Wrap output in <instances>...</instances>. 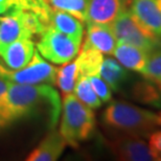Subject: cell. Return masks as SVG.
<instances>
[{"instance_id":"17","label":"cell","mask_w":161,"mask_h":161,"mask_svg":"<svg viewBox=\"0 0 161 161\" xmlns=\"http://www.w3.org/2000/svg\"><path fill=\"white\" fill-rule=\"evenodd\" d=\"M99 75L104 79L112 91L118 92L130 83L131 73L127 68H125L116 59L106 58L102 63L99 69Z\"/></svg>"},{"instance_id":"26","label":"cell","mask_w":161,"mask_h":161,"mask_svg":"<svg viewBox=\"0 0 161 161\" xmlns=\"http://www.w3.org/2000/svg\"><path fill=\"white\" fill-rule=\"evenodd\" d=\"M8 86H9V82H8L6 80L2 79L0 76V101L3 98V96L5 95L6 91L8 89Z\"/></svg>"},{"instance_id":"18","label":"cell","mask_w":161,"mask_h":161,"mask_svg":"<svg viewBox=\"0 0 161 161\" xmlns=\"http://www.w3.org/2000/svg\"><path fill=\"white\" fill-rule=\"evenodd\" d=\"M104 57L101 51L96 50L89 45L84 43L83 47L80 48L75 62L78 64L80 76H91L99 75Z\"/></svg>"},{"instance_id":"8","label":"cell","mask_w":161,"mask_h":161,"mask_svg":"<svg viewBox=\"0 0 161 161\" xmlns=\"http://www.w3.org/2000/svg\"><path fill=\"white\" fill-rule=\"evenodd\" d=\"M110 149L119 160L127 161H151L154 160L150 152L149 144L144 138L129 136V135H113L109 142Z\"/></svg>"},{"instance_id":"9","label":"cell","mask_w":161,"mask_h":161,"mask_svg":"<svg viewBox=\"0 0 161 161\" xmlns=\"http://www.w3.org/2000/svg\"><path fill=\"white\" fill-rule=\"evenodd\" d=\"M40 22L43 26V30L50 27L78 41L82 42L83 40V22L65 11H61L47 5L40 17Z\"/></svg>"},{"instance_id":"13","label":"cell","mask_w":161,"mask_h":161,"mask_svg":"<svg viewBox=\"0 0 161 161\" xmlns=\"http://www.w3.org/2000/svg\"><path fill=\"white\" fill-rule=\"evenodd\" d=\"M129 84L128 96L132 101L147 107L161 109V91L154 80L143 76Z\"/></svg>"},{"instance_id":"3","label":"cell","mask_w":161,"mask_h":161,"mask_svg":"<svg viewBox=\"0 0 161 161\" xmlns=\"http://www.w3.org/2000/svg\"><path fill=\"white\" fill-rule=\"evenodd\" d=\"M61 113L62 118L59 131L67 146L78 147L80 142L93 136L96 125L93 109L83 104L75 93L63 95Z\"/></svg>"},{"instance_id":"12","label":"cell","mask_w":161,"mask_h":161,"mask_svg":"<svg viewBox=\"0 0 161 161\" xmlns=\"http://www.w3.org/2000/svg\"><path fill=\"white\" fill-rule=\"evenodd\" d=\"M35 50V42L31 39L23 38L3 47L0 50V58L8 68L17 70L30 62Z\"/></svg>"},{"instance_id":"16","label":"cell","mask_w":161,"mask_h":161,"mask_svg":"<svg viewBox=\"0 0 161 161\" xmlns=\"http://www.w3.org/2000/svg\"><path fill=\"white\" fill-rule=\"evenodd\" d=\"M113 56L125 68L141 75L147 67L150 53L134 45L118 42Z\"/></svg>"},{"instance_id":"15","label":"cell","mask_w":161,"mask_h":161,"mask_svg":"<svg viewBox=\"0 0 161 161\" xmlns=\"http://www.w3.org/2000/svg\"><path fill=\"white\" fill-rule=\"evenodd\" d=\"M85 44L105 54H113L118 41L110 25L87 23Z\"/></svg>"},{"instance_id":"24","label":"cell","mask_w":161,"mask_h":161,"mask_svg":"<svg viewBox=\"0 0 161 161\" xmlns=\"http://www.w3.org/2000/svg\"><path fill=\"white\" fill-rule=\"evenodd\" d=\"M90 84L92 88L94 89L95 93L97 94L99 99L103 103H108L112 99V89L108 85L107 82L102 78L99 75L89 76Z\"/></svg>"},{"instance_id":"27","label":"cell","mask_w":161,"mask_h":161,"mask_svg":"<svg viewBox=\"0 0 161 161\" xmlns=\"http://www.w3.org/2000/svg\"><path fill=\"white\" fill-rule=\"evenodd\" d=\"M157 120H158V125L161 127V112L157 113Z\"/></svg>"},{"instance_id":"22","label":"cell","mask_w":161,"mask_h":161,"mask_svg":"<svg viewBox=\"0 0 161 161\" xmlns=\"http://www.w3.org/2000/svg\"><path fill=\"white\" fill-rule=\"evenodd\" d=\"M44 0H0V16L13 11H31L38 14Z\"/></svg>"},{"instance_id":"2","label":"cell","mask_w":161,"mask_h":161,"mask_svg":"<svg viewBox=\"0 0 161 161\" xmlns=\"http://www.w3.org/2000/svg\"><path fill=\"white\" fill-rule=\"evenodd\" d=\"M102 122L113 135L147 138L159 127L157 113L125 101H113L102 114Z\"/></svg>"},{"instance_id":"23","label":"cell","mask_w":161,"mask_h":161,"mask_svg":"<svg viewBox=\"0 0 161 161\" xmlns=\"http://www.w3.org/2000/svg\"><path fill=\"white\" fill-rule=\"evenodd\" d=\"M141 75L155 83H161V48L150 53L147 67Z\"/></svg>"},{"instance_id":"28","label":"cell","mask_w":161,"mask_h":161,"mask_svg":"<svg viewBox=\"0 0 161 161\" xmlns=\"http://www.w3.org/2000/svg\"><path fill=\"white\" fill-rule=\"evenodd\" d=\"M157 85H158V87H159V89H160V91H161V83H156Z\"/></svg>"},{"instance_id":"25","label":"cell","mask_w":161,"mask_h":161,"mask_svg":"<svg viewBox=\"0 0 161 161\" xmlns=\"http://www.w3.org/2000/svg\"><path fill=\"white\" fill-rule=\"evenodd\" d=\"M149 149L155 161L161 160V130H155L149 136Z\"/></svg>"},{"instance_id":"21","label":"cell","mask_w":161,"mask_h":161,"mask_svg":"<svg viewBox=\"0 0 161 161\" xmlns=\"http://www.w3.org/2000/svg\"><path fill=\"white\" fill-rule=\"evenodd\" d=\"M51 8L65 11L82 22L86 20V11L88 0H44Z\"/></svg>"},{"instance_id":"1","label":"cell","mask_w":161,"mask_h":161,"mask_svg":"<svg viewBox=\"0 0 161 161\" xmlns=\"http://www.w3.org/2000/svg\"><path fill=\"white\" fill-rule=\"evenodd\" d=\"M61 111L62 102L53 86L9 83L0 102V134L19 122L41 118L47 121L49 129H54Z\"/></svg>"},{"instance_id":"14","label":"cell","mask_w":161,"mask_h":161,"mask_svg":"<svg viewBox=\"0 0 161 161\" xmlns=\"http://www.w3.org/2000/svg\"><path fill=\"white\" fill-rule=\"evenodd\" d=\"M67 146L60 131L51 129L41 142L28 154L27 161H54L60 158Z\"/></svg>"},{"instance_id":"5","label":"cell","mask_w":161,"mask_h":161,"mask_svg":"<svg viewBox=\"0 0 161 161\" xmlns=\"http://www.w3.org/2000/svg\"><path fill=\"white\" fill-rule=\"evenodd\" d=\"M43 31L39 17L31 11H13L0 16V50L19 39H33Z\"/></svg>"},{"instance_id":"4","label":"cell","mask_w":161,"mask_h":161,"mask_svg":"<svg viewBox=\"0 0 161 161\" xmlns=\"http://www.w3.org/2000/svg\"><path fill=\"white\" fill-rule=\"evenodd\" d=\"M110 26L118 42L134 45L149 53L161 48V38L147 30L131 11L125 8Z\"/></svg>"},{"instance_id":"19","label":"cell","mask_w":161,"mask_h":161,"mask_svg":"<svg viewBox=\"0 0 161 161\" xmlns=\"http://www.w3.org/2000/svg\"><path fill=\"white\" fill-rule=\"evenodd\" d=\"M79 76V68L75 60L73 62L62 64V66L57 68L56 84L63 95L73 92Z\"/></svg>"},{"instance_id":"6","label":"cell","mask_w":161,"mask_h":161,"mask_svg":"<svg viewBox=\"0 0 161 161\" xmlns=\"http://www.w3.org/2000/svg\"><path fill=\"white\" fill-rule=\"evenodd\" d=\"M0 76L9 83L22 85H56L57 68L46 62L40 56L38 50H35L31 60L24 67L14 70L8 68L0 60Z\"/></svg>"},{"instance_id":"11","label":"cell","mask_w":161,"mask_h":161,"mask_svg":"<svg viewBox=\"0 0 161 161\" xmlns=\"http://www.w3.org/2000/svg\"><path fill=\"white\" fill-rule=\"evenodd\" d=\"M130 11L147 30L161 38V0H132Z\"/></svg>"},{"instance_id":"7","label":"cell","mask_w":161,"mask_h":161,"mask_svg":"<svg viewBox=\"0 0 161 161\" xmlns=\"http://www.w3.org/2000/svg\"><path fill=\"white\" fill-rule=\"evenodd\" d=\"M38 37L37 50L44 59L56 65H62L75 59L78 56L82 43L50 27L44 28Z\"/></svg>"},{"instance_id":"10","label":"cell","mask_w":161,"mask_h":161,"mask_svg":"<svg viewBox=\"0 0 161 161\" xmlns=\"http://www.w3.org/2000/svg\"><path fill=\"white\" fill-rule=\"evenodd\" d=\"M125 9V0H88L86 23L111 25Z\"/></svg>"},{"instance_id":"20","label":"cell","mask_w":161,"mask_h":161,"mask_svg":"<svg viewBox=\"0 0 161 161\" xmlns=\"http://www.w3.org/2000/svg\"><path fill=\"white\" fill-rule=\"evenodd\" d=\"M73 93L83 104L91 109L101 108L103 104V102L95 93L94 89L92 88L88 76H79Z\"/></svg>"}]
</instances>
